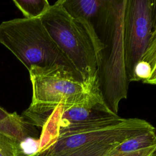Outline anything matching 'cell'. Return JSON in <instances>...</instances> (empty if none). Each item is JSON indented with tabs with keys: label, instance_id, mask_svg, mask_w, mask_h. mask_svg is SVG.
<instances>
[{
	"label": "cell",
	"instance_id": "obj_1",
	"mask_svg": "<svg viewBox=\"0 0 156 156\" xmlns=\"http://www.w3.org/2000/svg\"><path fill=\"white\" fill-rule=\"evenodd\" d=\"M40 20L83 82L99 85L98 71L103 44L93 23L72 17L60 0L51 5Z\"/></svg>",
	"mask_w": 156,
	"mask_h": 156
},
{
	"label": "cell",
	"instance_id": "obj_2",
	"mask_svg": "<svg viewBox=\"0 0 156 156\" xmlns=\"http://www.w3.org/2000/svg\"><path fill=\"white\" fill-rule=\"evenodd\" d=\"M127 0H107L95 19L96 31L103 44L98 75L102 97L118 115L119 102L127 96L124 46V16Z\"/></svg>",
	"mask_w": 156,
	"mask_h": 156
},
{
	"label": "cell",
	"instance_id": "obj_3",
	"mask_svg": "<svg viewBox=\"0 0 156 156\" xmlns=\"http://www.w3.org/2000/svg\"><path fill=\"white\" fill-rule=\"evenodd\" d=\"M155 130L146 120L114 115L97 119L71 124L58 129L47 148L34 151L32 156H54L92 144L119 143L140 133Z\"/></svg>",
	"mask_w": 156,
	"mask_h": 156
},
{
	"label": "cell",
	"instance_id": "obj_4",
	"mask_svg": "<svg viewBox=\"0 0 156 156\" xmlns=\"http://www.w3.org/2000/svg\"><path fill=\"white\" fill-rule=\"evenodd\" d=\"M0 43L28 70L33 66H62L77 73L52 39L40 18H15L2 22Z\"/></svg>",
	"mask_w": 156,
	"mask_h": 156
},
{
	"label": "cell",
	"instance_id": "obj_5",
	"mask_svg": "<svg viewBox=\"0 0 156 156\" xmlns=\"http://www.w3.org/2000/svg\"><path fill=\"white\" fill-rule=\"evenodd\" d=\"M29 71L32 86L31 104L55 107L71 105L85 98L91 92L99 89L83 82L76 72L66 67L33 66Z\"/></svg>",
	"mask_w": 156,
	"mask_h": 156
},
{
	"label": "cell",
	"instance_id": "obj_6",
	"mask_svg": "<svg viewBox=\"0 0 156 156\" xmlns=\"http://www.w3.org/2000/svg\"><path fill=\"white\" fill-rule=\"evenodd\" d=\"M154 0H127L124 16V46L126 73L135 81L133 71L141 60L154 29Z\"/></svg>",
	"mask_w": 156,
	"mask_h": 156
},
{
	"label": "cell",
	"instance_id": "obj_7",
	"mask_svg": "<svg viewBox=\"0 0 156 156\" xmlns=\"http://www.w3.org/2000/svg\"><path fill=\"white\" fill-rule=\"evenodd\" d=\"M21 116L10 113L0 106V133L21 143L31 136L30 127Z\"/></svg>",
	"mask_w": 156,
	"mask_h": 156
},
{
	"label": "cell",
	"instance_id": "obj_8",
	"mask_svg": "<svg viewBox=\"0 0 156 156\" xmlns=\"http://www.w3.org/2000/svg\"><path fill=\"white\" fill-rule=\"evenodd\" d=\"M65 10L74 18L92 22L99 15L107 0H60Z\"/></svg>",
	"mask_w": 156,
	"mask_h": 156
},
{
	"label": "cell",
	"instance_id": "obj_9",
	"mask_svg": "<svg viewBox=\"0 0 156 156\" xmlns=\"http://www.w3.org/2000/svg\"><path fill=\"white\" fill-rule=\"evenodd\" d=\"M13 2L27 19L40 18L51 5L46 0H14Z\"/></svg>",
	"mask_w": 156,
	"mask_h": 156
},
{
	"label": "cell",
	"instance_id": "obj_10",
	"mask_svg": "<svg viewBox=\"0 0 156 156\" xmlns=\"http://www.w3.org/2000/svg\"><path fill=\"white\" fill-rule=\"evenodd\" d=\"M122 143V142H121ZM119 143H103L83 146L74 151L54 156H105ZM20 156H32L24 151Z\"/></svg>",
	"mask_w": 156,
	"mask_h": 156
},
{
	"label": "cell",
	"instance_id": "obj_11",
	"mask_svg": "<svg viewBox=\"0 0 156 156\" xmlns=\"http://www.w3.org/2000/svg\"><path fill=\"white\" fill-rule=\"evenodd\" d=\"M141 60L147 62L151 68L150 77L143 83L156 85V27L152 30L149 44Z\"/></svg>",
	"mask_w": 156,
	"mask_h": 156
},
{
	"label": "cell",
	"instance_id": "obj_12",
	"mask_svg": "<svg viewBox=\"0 0 156 156\" xmlns=\"http://www.w3.org/2000/svg\"><path fill=\"white\" fill-rule=\"evenodd\" d=\"M23 151L21 142L0 133V156H20Z\"/></svg>",
	"mask_w": 156,
	"mask_h": 156
},
{
	"label": "cell",
	"instance_id": "obj_13",
	"mask_svg": "<svg viewBox=\"0 0 156 156\" xmlns=\"http://www.w3.org/2000/svg\"><path fill=\"white\" fill-rule=\"evenodd\" d=\"M135 81L142 80L143 82L147 80L151 75L150 65L143 60L139 61L135 66L133 71Z\"/></svg>",
	"mask_w": 156,
	"mask_h": 156
},
{
	"label": "cell",
	"instance_id": "obj_14",
	"mask_svg": "<svg viewBox=\"0 0 156 156\" xmlns=\"http://www.w3.org/2000/svg\"><path fill=\"white\" fill-rule=\"evenodd\" d=\"M153 24L154 28L156 27V0H154L153 2Z\"/></svg>",
	"mask_w": 156,
	"mask_h": 156
},
{
	"label": "cell",
	"instance_id": "obj_15",
	"mask_svg": "<svg viewBox=\"0 0 156 156\" xmlns=\"http://www.w3.org/2000/svg\"><path fill=\"white\" fill-rule=\"evenodd\" d=\"M151 156H156V148H155V149L154 150V151L153 152V153L152 154Z\"/></svg>",
	"mask_w": 156,
	"mask_h": 156
}]
</instances>
